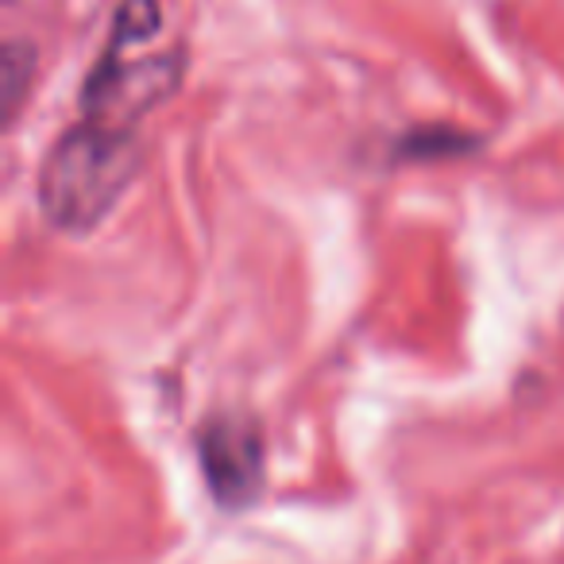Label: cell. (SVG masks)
<instances>
[{
	"label": "cell",
	"instance_id": "obj_1",
	"mask_svg": "<svg viewBox=\"0 0 564 564\" xmlns=\"http://www.w3.org/2000/svg\"><path fill=\"white\" fill-rule=\"evenodd\" d=\"M140 171V140L135 128L101 124L82 117L70 132L51 143L40 166V213L51 228L86 236L105 225L124 189Z\"/></svg>",
	"mask_w": 564,
	"mask_h": 564
},
{
	"label": "cell",
	"instance_id": "obj_2",
	"mask_svg": "<svg viewBox=\"0 0 564 564\" xmlns=\"http://www.w3.org/2000/svg\"><path fill=\"white\" fill-rule=\"evenodd\" d=\"M163 28L155 0H124L112 20L109 43L82 89V117L135 128V120L171 97L182 82L178 51H148Z\"/></svg>",
	"mask_w": 564,
	"mask_h": 564
},
{
	"label": "cell",
	"instance_id": "obj_3",
	"mask_svg": "<svg viewBox=\"0 0 564 564\" xmlns=\"http://www.w3.org/2000/svg\"><path fill=\"white\" fill-rule=\"evenodd\" d=\"M197 460L213 499L225 510L256 502L263 487V437L259 425L243 414H217L197 433Z\"/></svg>",
	"mask_w": 564,
	"mask_h": 564
},
{
	"label": "cell",
	"instance_id": "obj_4",
	"mask_svg": "<svg viewBox=\"0 0 564 564\" xmlns=\"http://www.w3.org/2000/svg\"><path fill=\"white\" fill-rule=\"evenodd\" d=\"M32 66H35L32 47H24V43H9L4 63H0V89H4V120H9V124L17 120L20 101H24V94H28Z\"/></svg>",
	"mask_w": 564,
	"mask_h": 564
}]
</instances>
